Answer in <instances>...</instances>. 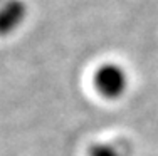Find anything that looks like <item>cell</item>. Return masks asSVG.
Masks as SVG:
<instances>
[{
  "instance_id": "cell-2",
  "label": "cell",
  "mask_w": 158,
  "mask_h": 156,
  "mask_svg": "<svg viewBox=\"0 0 158 156\" xmlns=\"http://www.w3.org/2000/svg\"><path fill=\"white\" fill-rule=\"evenodd\" d=\"M29 5L25 0H3L0 3V37H9L25 24Z\"/></svg>"
},
{
  "instance_id": "cell-3",
  "label": "cell",
  "mask_w": 158,
  "mask_h": 156,
  "mask_svg": "<svg viewBox=\"0 0 158 156\" xmlns=\"http://www.w3.org/2000/svg\"><path fill=\"white\" fill-rule=\"evenodd\" d=\"M88 156H130L119 143H96L88 150Z\"/></svg>"
},
{
  "instance_id": "cell-4",
  "label": "cell",
  "mask_w": 158,
  "mask_h": 156,
  "mask_svg": "<svg viewBox=\"0 0 158 156\" xmlns=\"http://www.w3.org/2000/svg\"><path fill=\"white\" fill-rule=\"evenodd\" d=\"M2 2H3V0H0V3H2Z\"/></svg>"
},
{
  "instance_id": "cell-1",
  "label": "cell",
  "mask_w": 158,
  "mask_h": 156,
  "mask_svg": "<svg viewBox=\"0 0 158 156\" xmlns=\"http://www.w3.org/2000/svg\"><path fill=\"white\" fill-rule=\"evenodd\" d=\"M94 87L104 99H121L130 87V74L118 62H104L94 72Z\"/></svg>"
}]
</instances>
